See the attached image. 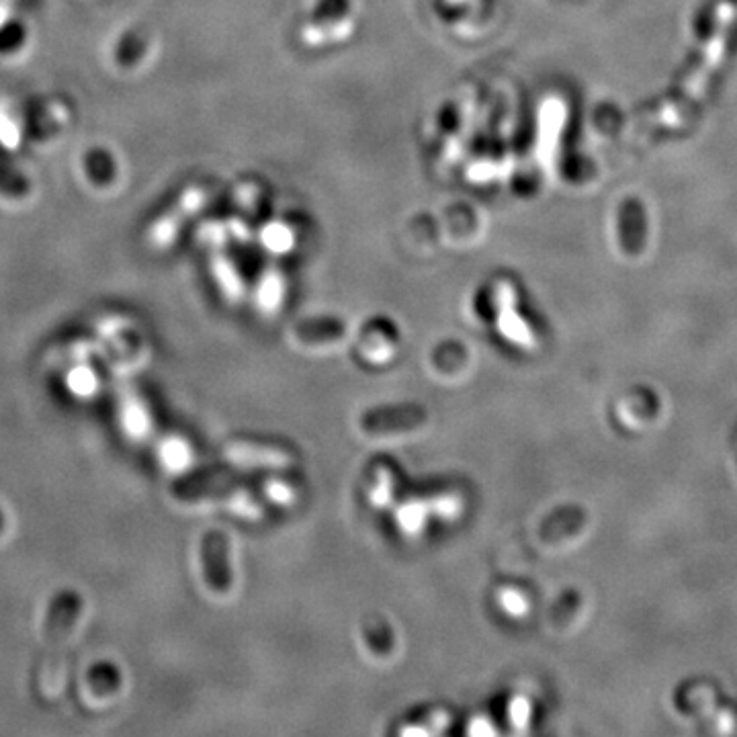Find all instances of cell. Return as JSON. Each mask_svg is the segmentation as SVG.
<instances>
[{"mask_svg":"<svg viewBox=\"0 0 737 737\" xmlns=\"http://www.w3.org/2000/svg\"><path fill=\"white\" fill-rule=\"evenodd\" d=\"M361 351L371 363H385L396 353V342L385 336L381 330L369 332L361 344Z\"/></svg>","mask_w":737,"mask_h":737,"instance_id":"10","label":"cell"},{"mask_svg":"<svg viewBox=\"0 0 737 737\" xmlns=\"http://www.w3.org/2000/svg\"><path fill=\"white\" fill-rule=\"evenodd\" d=\"M346 326L334 318H316L293 326V336L301 344H328L344 338Z\"/></svg>","mask_w":737,"mask_h":737,"instance_id":"8","label":"cell"},{"mask_svg":"<svg viewBox=\"0 0 737 737\" xmlns=\"http://www.w3.org/2000/svg\"><path fill=\"white\" fill-rule=\"evenodd\" d=\"M355 27V13L351 0H336L334 11L328 13L324 0H316L314 9L310 11L306 23L301 27V37L308 46H324V43H336L351 35Z\"/></svg>","mask_w":737,"mask_h":737,"instance_id":"1","label":"cell"},{"mask_svg":"<svg viewBox=\"0 0 737 737\" xmlns=\"http://www.w3.org/2000/svg\"><path fill=\"white\" fill-rule=\"evenodd\" d=\"M78 613H80V602L74 594H64L56 600L54 609L48 617V627H46V639H48L50 647H54L62 639H66V635L70 633Z\"/></svg>","mask_w":737,"mask_h":737,"instance_id":"7","label":"cell"},{"mask_svg":"<svg viewBox=\"0 0 737 737\" xmlns=\"http://www.w3.org/2000/svg\"><path fill=\"white\" fill-rule=\"evenodd\" d=\"M498 602L502 606V611L510 617H525L529 613V598L523 590L518 588H504L498 594Z\"/></svg>","mask_w":737,"mask_h":737,"instance_id":"12","label":"cell"},{"mask_svg":"<svg viewBox=\"0 0 737 737\" xmlns=\"http://www.w3.org/2000/svg\"><path fill=\"white\" fill-rule=\"evenodd\" d=\"M428 420V414L422 406L406 404L394 408H379L365 412L361 416V428L371 437L396 435V432H410L420 428Z\"/></svg>","mask_w":737,"mask_h":737,"instance_id":"2","label":"cell"},{"mask_svg":"<svg viewBox=\"0 0 737 737\" xmlns=\"http://www.w3.org/2000/svg\"><path fill=\"white\" fill-rule=\"evenodd\" d=\"M508 717H510V723L516 727V729H525L527 723H529V717H531V703L529 699L525 697H514L510 707H508Z\"/></svg>","mask_w":737,"mask_h":737,"instance_id":"16","label":"cell"},{"mask_svg":"<svg viewBox=\"0 0 737 737\" xmlns=\"http://www.w3.org/2000/svg\"><path fill=\"white\" fill-rule=\"evenodd\" d=\"M463 508V500L457 492H443L432 498V510L443 518H455Z\"/></svg>","mask_w":737,"mask_h":737,"instance_id":"15","label":"cell"},{"mask_svg":"<svg viewBox=\"0 0 737 737\" xmlns=\"http://www.w3.org/2000/svg\"><path fill=\"white\" fill-rule=\"evenodd\" d=\"M398 523H400V529L408 535H416L424 529V523H426V516H428V506L420 500H408L404 502L398 512Z\"/></svg>","mask_w":737,"mask_h":737,"instance_id":"9","label":"cell"},{"mask_svg":"<svg viewBox=\"0 0 737 737\" xmlns=\"http://www.w3.org/2000/svg\"><path fill=\"white\" fill-rule=\"evenodd\" d=\"M125 422H127V428L138 437L144 435V432L148 430V416H146V412L142 410V406L138 404V400L134 396H127Z\"/></svg>","mask_w":737,"mask_h":737,"instance_id":"14","label":"cell"},{"mask_svg":"<svg viewBox=\"0 0 737 737\" xmlns=\"http://www.w3.org/2000/svg\"><path fill=\"white\" fill-rule=\"evenodd\" d=\"M203 572L207 586L215 594H226L232 586V572L228 563V541L222 533H207L201 547Z\"/></svg>","mask_w":737,"mask_h":737,"instance_id":"5","label":"cell"},{"mask_svg":"<svg viewBox=\"0 0 737 737\" xmlns=\"http://www.w3.org/2000/svg\"><path fill=\"white\" fill-rule=\"evenodd\" d=\"M283 289H281V277L275 275V273H269L265 277V281L260 283V291H258V301L260 306H263L265 310H275L279 303H281V295Z\"/></svg>","mask_w":737,"mask_h":737,"instance_id":"13","label":"cell"},{"mask_svg":"<svg viewBox=\"0 0 737 737\" xmlns=\"http://www.w3.org/2000/svg\"><path fill=\"white\" fill-rule=\"evenodd\" d=\"M469 733L471 735H492V733H496V729L486 719H478V721L471 723Z\"/></svg>","mask_w":737,"mask_h":737,"instance_id":"19","label":"cell"},{"mask_svg":"<svg viewBox=\"0 0 737 737\" xmlns=\"http://www.w3.org/2000/svg\"><path fill=\"white\" fill-rule=\"evenodd\" d=\"M164 455H166V461H168V465H170V467H181V465H185V463H187V459H189L187 447H185L183 443H179V441H170V443L166 445Z\"/></svg>","mask_w":737,"mask_h":737,"instance_id":"18","label":"cell"},{"mask_svg":"<svg viewBox=\"0 0 737 737\" xmlns=\"http://www.w3.org/2000/svg\"><path fill=\"white\" fill-rule=\"evenodd\" d=\"M267 494L277 504H289L295 498V490L287 482H283V480H269L267 482Z\"/></svg>","mask_w":737,"mask_h":737,"instance_id":"17","label":"cell"},{"mask_svg":"<svg viewBox=\"0 0 737 737\" xmlns=\"http://www.w3.org/2000/svg\"><path fill=\"white\" fill-rule=\"evenodd\" d=\"M226 457L246 467L289 469L295 465V455L279 445H256L248 441H236L226 447Z\"/></svg>","mask_w":737,"mask_h":737,"instance_id":"6","label":"cell"},{"mask_svg":"<svg viewBox=\"0 0 737 737\" xmlns=\"http://www.w3.org/2000/svg\"><path fill=\"white\" fill-rule=\"evenodd\" d=\"M494 303L498 310V328L506 340L520 349H533L535 336L529 324L520 318L516 306V291L510 281H498L494 287Z\"/></svg>","mask_w":737,"mask_h":737,"instance_id":"3","label":"cell"},{"mask_svg":"<svg viewBox=\"0 0 737 737\" xmlns=\"http://www.w3.org/2000/svg\"><path fill=\"white\" fill-rule=\"evenodd\" d=\"M375 506H389L394 500V473L387 465H379L375 471V482L369 492Z\"/></svg>","mask_w":737,"mask_h":737,"instance_id":"11","label":"cell"},{"mask_svg":"<svg viewBox=\"0 0 737 737\" xmlns=\"http://www.w3.org/2000/svg\"><path fill=\"white\" fill-rule=\"evenodd\" d=\"M234 490H238V482L228 471H209L199 475H189L172 488L175 498L183 502H195L205 498H228Z\"/></svg>","mask_w":737,"mask_h":737,"instance_id":"4","label":"cell"}]
</instances>
